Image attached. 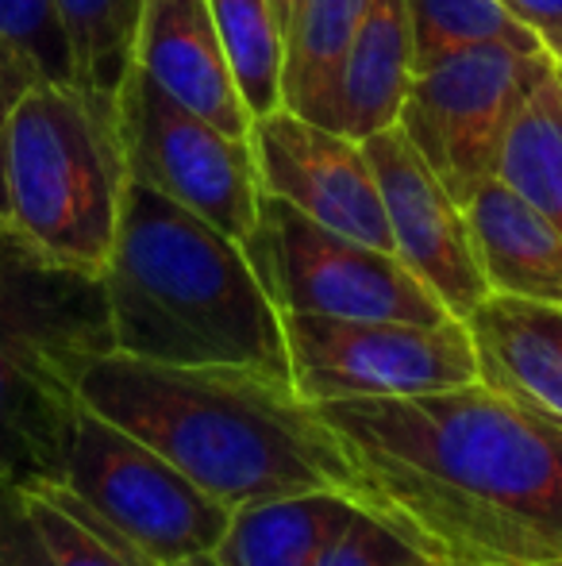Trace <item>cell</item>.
<instances>
[{
	"instance_id": "cell-1",
	"label": "cell",
	"mask_w": 562,
	"mask_h": 566,
	"mask_svg": "<svg viewBox=\"0 0 562 566\" xmlns=\"http://www.w3.org/2000/svg\"><path fill=\"white\" fill-rule=\"evenodd\" d=\"M351 497L439 566L562 563V420L489 381L316 401Z\"/></svg>"
},
{
	"instance_id": "cell-2",
	"label": "cell",
	"mask_w": 562,
	"mask_h": 566,
	"mask_svg": "<svg viewBox=\"0 0 562 566\" xmlns=\"http://www.w3.org/2000/svg\"><path fill=\"white\" fill-rule=\"evenodd\" d=\"M77 394L85 409L155 448L232 513L285 493H351L339 440L278 374L108 350L89 363Z\"/></svg>"
},
{
	"instance_id": "cell-3",
	"label": "cell",
	"mask_w": 562,
	"mask_h": 566,
	"mask_svg": "<svg viewBox=\"0 0 562 566\" xmlns=\"http://www.w3.org/2000/svg\"><path fill=\"white\" fill-rule=\"evenodd\" d=\"M100 285L113 343L124 355L251 366L289 378L282 313L258 285L240 239L131 178Z\"/></svg>"
},
{
	"instance_id": "cell-4",
	"label": "cell",
	"mask_w": 562,
	"mask_h": 566,
	"mask_svg": "<svg viewBox=\"0 0 562 566\" xmlns=\"http://www.w3.org/2000/svg\"><path fill=\"white\" fill-rule=\"evenodd\" d=\"M116 350L100 274L62 266L0 228V482H62L82 374Z\"/></svg>"
},
{
	"instance_id": "cell-5",
	"label": "cell",
	"mask_w": 562,
	"mask_h": 566,
	"mask_svg": "<svg viewBox=\"0 0 562 566\" xmlns=\"http://www.w3.org/2000/svg\"><path fill=\"white\" fill-rule=\"evenodd\" d=\"M8 228L62 266L100 274L128 189L116 105L74 82H35L4 135Z\"/></svg>"
},
{
	"instance_id": "cell-6",
	"label": "cell",
	"mask_w": 562,
	"mask_h": 566,
	"mask_svg": "<svg viewBox=\"0 0 562 566\" xmlns=\"http://www.w3.org/2000/svg\"><path fill=\"white\" fill-rule=\"evenodd\" d=\"M258 285L278 313L343 321H455L390 251L316 224L282 197L258 193L255 228L243 239Z\"/></svg>"
},
{
	"instance_id": "cell-7",
	"label": "cell",
	"mask_w": 562,
	"mask_h": 566,
	"mask_svg": "<svg viewBox=\"0 0 562 566\" xmlns=\"http://www.w3.org/2000/svg\"><path fill=\"white\" fill-rule=\"evenodd\" d=\"M62 485L155 566L216 552L232 521V509L189 482L170 459L85 405L77 412Z\"/></svg>"
},
{
	"instance_id": "cell-8",
	"label": "cell",
	"mask_w": 562,
	"mask_h": 566,
	"mask_svg": "<svg viewBox=\"0 0 562 566\" xmlns=\"http://www.w3.org/2000/svg\"><path fill=\"white\" fill-rule=\"evenodd\" d=\"M293 389L308 405L351 397H416L478 381V350L463 321H343L285 313Z\"/></svg>"
},
{
	"instance_id": "cell-9",
	"label": "cell",
	"mask_w": 562,
	"mask_h": 566,
	"mask_svg": "<svg viewBox=\"0 0 562 566\" xmlns=\"http://www.w3.org/2000/svg\"><path fill=\"white\" fill-rule=\"evenodd\" d=\"M551 66L543 51L486 43L413 74L397 127L458 205L497 174L512 116Z\"/></svg>"
},
{
	"instance_id": "cell-10",
	"label": "cell",
	"mask_w": 562,
	"mask_h": 566,
	"mask_svg": "<svg viewBox=\"0 0 562 566\" xmlns=\"http://www.w3.org/2000/svg\"><path fill=\"white\" fill-rule=\"evenodd\" d=\"M116 127L131 181L170 197L240 243L247 239L263 193L251 139L181 108L136 66L116 93Z\"/></svg>"
},
{
	"instance_id": "cell-11",
	"label": "cell",
	"mask_w": 562,
	"mask_h": 566,
	"mask_svg": "<svg viewBox=\"0 0 562 566\" xmlns=\"http://www.w3.org/2000/svg\"><path fill=\"white\" fill-rule=\"evenodd\" d=\"M251 155L263 193L282 197L316 224L393 254L390 220L359 139L274 108L251 119Z\"/></svg>"
},
{
	"instance_id": "cell-12",
	"label": "cell",
	"mask_w": 562,
	"mask_h": 566,
	"mask_svg": "<svg viewBox=\"0 0 562 566\" xmlns=\"http://www.w3.org/2000/svg\"><path fill=\"white\" fill-rule=\"evenodd\" d=\"M362 150L385 205L393 254L455 321H466L489 297V285L474 254L463 205L447 193L397 124L362 139Z\"/></svg>"
},
{
	"instance_id": "cell-13",
	"label": "cell",
	"mask_w": 562,
	"mask_h": 566,
	"mask_svg": "<svg viewBox=\"0 0 562 566\" xmlns=\"http://www.w3.org/2000/svg\"><path fill=\"white\" fill-rule=\"evenodd\" d=\"M131 66L181 108L204 116L220 132L251 135V113L220 43L209 0H142Z\"/></svg>"
},
{
	"instance_id": "cell-14",
	"label": "cell",
	"mask_w": 562,
	"mask_h": 566,
	"mask_svg": "<svg viewBox=\"0 0 562 566\" xmlns=\"http://www.w3.org/2000/svg\"><path fill=\"white\" fill-rule=\"evenodd\" d=\"M409 85H413V31H409L405 0H374L359 35L339 59L312 124L362 143L397 124Z\"/></svg>"
},
{
	"instance_id": "cell-15",
	"label": "cell",
	"mask_w": 562,
	"mask_h": 566,
	"mask_svg": "<svg viewBox=\"0 0 562 566\" xmlns=\"http://www.w3.org/2000/svg\"><path fill=\"white\" fill-rule=\"evenodd\" d=\"M474 254L489 293L562 308V231L501 178H489L463 201Z\"/></svg>"
},
{
	"instance_id": "cell-16",
	"label": "cell",
	"mask_w": 562,
	"mask_h": 566,
	"mask_svg": "<svg viewBox=\"0 0 562 566\" xmlns=\"http://www.w3.org/2000/svg\"><path fill=\"white\" fill-rule=\"evenodd\" d=\"M466 332L478 350L481 381L505 389L528 409L562 420V308L489 293Z\"/></svg>"
},
{
	"instance_id": "cell-17",
	"label": "cell",
	"mask_w": 562,
	"mask_h": 566,
	"mask_svg": "<svg viewBox=\"0 0 562 566\" xmlns=\"http://www.w3.org/2000/svg\"><path fill=\"white\" fill-rule=\"evenodd\" d=\"M362 513L343 490H308L243 505L227 521L216 559L224 566H316L331 539Z\"/></svg>"
},
{
	"instance_id": "cell-18",
	"label": "cell",
	"mask_w": 562,
	"mask_h": 566,
	"mask_svg": "<svg viewBox=\"0 0 562 566\" xmlns=\"http://www.w3.org/2000/svg\"><path fill=\"white\" fill-rule=\"evenodd\" d=\"M512 193L562 231V77L551 66L528 90L501 139L497 174Z\"/></svg>"
},
{
	"instance_id": "cell-19",
	"label": "cell",
	"mask_w": 562,
	"mask_h": 566,
	"mask_svg": "<svg viewBox=\"0 0 562 566\" xmlns=\"http://www.w3.org/2000/svg\"><path fill=\"white\" fill-rule=\"evenodd\" d=\"M374 0H297L282 31V108L312 119Z\"/></svg>"
},
{
	"instance_id": "cell-20",
	"label": "cell",
	"mask_w": 562,
	"mask_h": 566,
	"mask_svg": "<svg viewBox=\"0 0 562 566\" xmlns=\"http://www.w3.org/2000/svg\"><path fill=\"white\" fill-rule=\"evenodd\" d=\"M139 8L142 0H59L74 54V82L108 105H116V93L131 70Z\"/></svg>"
},
{
	"instance_id": "cell-21",
	"label": "cell",
	"mask_w": 562,
	"mask_h": 566,
	"mask_svg": "<svg viewBox=\"0 0 562 566\" xmlns=\"http://www.w3.org/2000/svg\"><path fill=\"white\" fill-rule=\"evenodd\" d=\"M413 31V74L470 46L505 43L517 51H543L536 35L505 8V0H405Z\"/></svg>"
},
{
	"instance_id": "cell-22",
	"label": "cell",
	"mask_w": 562,
	"mask_h": 566,
	"mask_svg": "<svg viewBox=\"0 0 562 566\" xmlns=\"http://www.w3.org/2000/svg\"><path fill=\"white\" fill-rule=\"evenodd\" d=\"M251 119L282 108V28L271 0H209Z\"/></svg>"
},
{
	"instance_id": "cell-23",
	"label": "cell",
	"mask_w": 562,
	"mask_h": 566,
	"mask_svg": "<svg viewBox=\"0 0 562 566\" xmlns=\"http://www.w3.org/2000/svg\"><path fill=\"white\" fill-rule=\"evenodd\" d=\"M28 505L59 566H155L62 482L28 490Z\"/></svg>"
},
{
	"instance_id": "cell-24",
	"label": "cell",
	"mask_w": 562,
	"mask_h": 566,
	"mask_svg": "<svg viewBox=\"0 0 562 566\" xmlns=\"http://www.w3.org/2000/svg\"><path fill=\"white\" fill-rule=\"evenodd\" d=\"M0 43L43 82H74L59 0H0Z\"/></svg>"
},
{
	"instance_id": "cell-25",
	"label": "cell",
	"mask_w": 562,
	"mask_h": 566,
	"mask_svg": "<svg viewBox=\"0 0 562 566\" xmlns=\"http://www.w3.org/2000/svg\"><path fill=\"white\" fill-rule=\"evenodd\" d=\"M316 566H432L421 547L409 544L401 532H393L382 516L362 509L336 539Z\"/></svg>"
},
{
	"instance_id": "cell-26",
	"label": "cell",
	"mask_w": 562,
	"mask_h": 566,
	"mask_svg": "<svg viewBox=\"0 0 562 566\" xmlns=\"http://www.w3.org/2000/svg\"><path fill=\"white\" fill-rule=\"evenodd\" d=\"M0 566H59L28 505V490L0 482Z\"/></svg>"
},
{
	"instance_id": "cell-27",
	"label": "cell",
	"mask_w": 562,
	"mask_h": 566,
	"mask_svg": "<svg viewBox=\"0 0 562 566\" xmlns=\"http://www.w3.org/2000/svg\"><path fill=\"white\" fill-rule=\"evenodd\" d=\"M512 15L536 35L555 66H562V0H505Z\"/></svg>"
},
{
	"instance_id": "cell-28",
	"label": "cell",
	"mask_w": 562,
	"mask_h": 566,
	"mask_svg": "<svg viewBox=\"0 0 562 566\" xmlns=\"http://www.w3.org/2000/svg\"><path fill=\"white\" fill-rule=\"evenodd\" d=\"M43 82L35 77L4 43H0V220L8 224V189H4V135H8V113H12L15 97H20L28 85Z\"/></svg>"
},
{
	"instance_id": "cell-29",
	"label": "cell",
	"mask_w": 562,
	"mask_h": 566,
	"mask_svg": "<svg viewBox=\"0 0 562 566\" xmlns=\"http://www.w3.org/2000/svg\"><path fill=\"white\" fill-rule=\"evenodd\" d=\"M293 4H297V0H271V8H274V20H278V28H282V31H285V23H289Z\"/></svg>"
},
{
	"instance_id": "cell-30",
	"label": "cell",
	"mask_w": 562,
	"mask_h": 566,
	"mask_svg": "<svg viewBox=\"0 0 562 566\" xmlns=\"http://www.w3.org/2000/svg\"><path fill=\"white\" fill-rule=\"evenodd\" d=\"M173 566H224V563H220L212 552H204V555H193V559H181V563H173Z\"/></svg>"
},
{
	"instance_id": "cell-31",
	"label": "cell",
	"mask_w": 562,
	"mask_h": 566,
	"mask_svg": "<svg viewBox=\"0 0 562 566\" xmlns=\"http://www.w3.org/2000/svg\"><path fill=\"white\" fill-rule=\"evenodd\" d=\"M548 566H562V563H548Z\"/></svg>"
},
{
	"instance_id": "cell-32",
	"label": "cell",
	"mask_w": 562,
	"mask_h": 566,
	"mask_svg": "<svg viewBox=\"0 0 562 566\" xmlns=\"http://www.w3.org/2000/svg\"><path fill=\"white\" fill-rule=\"evenodd\" d=\"M559 77H562V66H559Z\"/></svg>"
},
{
	"instance_id": "cell-33",
	"label": "cell",
	"mask_w": 562,
	"mask_h": 566,
	"mask_svg": "<svg viewBox=\"0 0 562 566\" xmlns=\"http://www.w3.org/2000/svg\"><path fill=\"white\" fill-rule=\"evenodd\" d=\"M0 228H4V220H0Z\"/></svg>"
},
{
	"instance_id": "cell-34",
	"label": "cell",
	"mask_w": 562,
	"mask_h": 566,
	"mask_svg": "<svg viewBox=\"0 0 562 566\" xmlns=\"http://www.w3.org/2000/svg\"><path fill=\"white\" fill-rule=\"evenodd\" d=\"M432 566H439V563H432Z\"/></svg>"
}]
</instances>
